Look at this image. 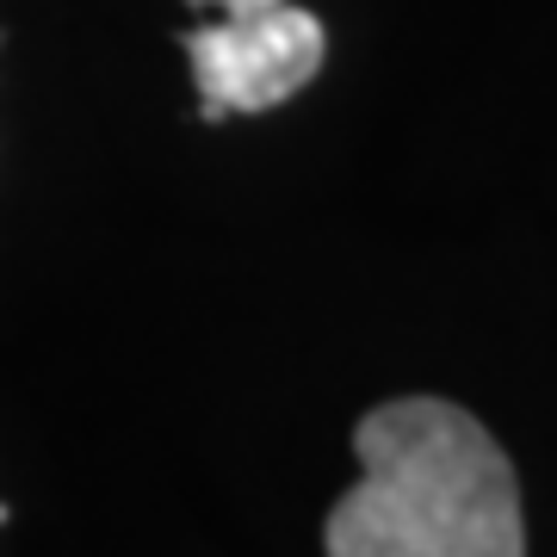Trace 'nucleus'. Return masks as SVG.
Returning <instances> with one entry per match:
<instances>
[{"mask_svg": "<svg viewBox=\"0 0 557 557\" xmlns=\"http://www.w3.org/2000/svg\"><path fill=\"white\" fill-rule=\"evenodd\" d=\"M354 453L359 483L322 527L329 557H527L515 465L471 409L379 403Z\"/></svg>", "mask_w": 557, "mask_h": 557, "instance_id": "f257e3e1", "label": "nucleus"}, {"mask_svg": "<svg viewBox=\"0 0 557 557\" xmlns=\"http://www.w3.org/2000/svg\"><path fill=\"white\" fill-rule=\"evenodd\" d=\"M186 57L199 75L205 119L218 124L230 112H273L310 75L322 69V25L317 13H304L292 0H278L255 20H223L205 32H186Z\"/></svg>", "mask_w": 557, "mask_h": 557, "instance_id": "f03ea898", "label": "nucleus"}, {"mask_svg": "<svg viewBox=\"0 0 557 557\" xmlns=\"http://www.w3.org/2000/svg\"><path fill=\"white\" fill-rule=\"evenodd\" d=\"M193 7H223V20H255V13H267L278 0H193Z\"/></svg>", "mask_w": 557, "mask_h": 557, "instance_id": "7ed1b4c3", "label": "nucleus"}]
</instances>
